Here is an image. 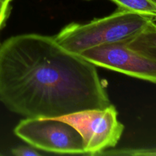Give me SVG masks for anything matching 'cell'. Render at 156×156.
Returning <instances> with one entry per match:
<instances>
[{
	"mask_svg": "<svg viewBox=\"0 0 156 156\" xmlns=\"http://www.w3.org/2000/svg\"><path fill=\"white\" fill-rule=\"evenodd\" d=\"M111 155H145L156 156V148L152 149H117V150H105L99 154Z\"/></svg>",
	"mask_w": 156,
	"mask_h": 156,
	"instance_id": "obj_8",
	"label": "cell"
},
{
	"mask_svg": "<svg viewBox=\"0 0 156 156\" xmlns=\"http://www.w3.org/2000/svg\"><path fill=\"white\" fill-rule=\"evenodd\" d=\"M152 21L154 20L119 8L108 16L86 24L71 23L53 38L64 49L80 55L93 47L129 42Z\"/></svg>",
	"mask_w": 156,
	"mask_h": 156,
	"instance_id": "obj_2",
	"label": "cell"
},
{
	"mask_svg": "<svg viewBox=\"0 0 156 156\" xmlns=\"http://www.w3.org/2000/svg\"><path fill=\"white\" fill-rule=\"evenodd\" d=\"M0 155H1V153H0Z\"/></svg>",
	"mask_w": 156,
	"mask_h": 156,
	"instance_id": "obj_13",
	"label": "cell"
},
{
	"mask_svg": "<svg viewBox=\"0 0 156 156\" xmlns=\"http://www.w3.org/2000/svg\"><path fill=\"white\" fill-rule=\"evenodd\" d=\"M80 56L95 66L156 84V59L130 48L126 42L93 47Z\"/></svg>",
	"mask_w": 156,
	"mask_h": 156,
	"instance_id": "obj_5",
	"label": "cell"
},
{
	"mask_svg": "<svg viewBox=\"0 0 156 156\" xmlns=\"http://www.w3.org/2000/svg\"><path fill=\"white\" fill-rule=\"evenodd\" d=\"M11 8L8 3L0 2V30L4 26L9 14H10Z\"/></svg>",
	"mask_w": 156,
	"mask_h": 156,
	"instance_id": "obj_10",
	"label": "cell"
},
{
	"mask_svg": "<svg viewBox=\"0 0 156 156\" xmlns=\"http://www.w3.org/2000/svg\"><path fill=\"white\" fill-rule=\"evenodd\" d=\"M120 9L152 18L156 21V4L152 0H111Z\"/></svg>",
	"mask_w": 156,
	"mask_h": 156,
	"instance_id": "obj_7",
	"label": "cell"
},
{
	"mask_svg": "<svg viewBox=\"0 0 156 156\" xmlns=\"http://www.w3.org/2000/svg\"><path fill=\"white\" fill-rule=\"evenodd\" d=\"M152 1H153V2H155V4H156V0H152Z\"/></svg>",
	"mask_w": 156,
	"mask_h": 156,
	"instance_id": "obj_12",
	"label": "cell"
},
{
	"mask_svg": "<svg viewBox=\"0 0 156 156\" xmlns=\"http://www.w3.org/2000/svg\"><path fill=\"white\" fill-rule=\"evenodd\" d=\"M12 153L17 156H39L41 152L33 146H18L12 149Z\"/></svg>",
	"mask_w": 156,
	"mask_h": 156,
	"instance_id": "obj_9",
	"label": "cell"
},
{
	"mask_svg": "<svg viewBox=\"0 0 156 156\" xmlns=\"http://www.w3.org/2000/svg\"><path fill=\"white\" fill-rule=\"evenodd\" d=\"M115 107L90 109L58 117L74 126L82 136L84 152L99 155L104 151L115 147L123 134L124 126L117 119Z\"/></svg>",
	"mask_w": 156,
	"mask_h": 156,
	"instance_id": "obj_4",
	"label": "cell"
},
{
	"mask_svg": "<svg viewBox=\"0 0 156 156\" xmlns=\"http://www.w3.org/2000/svg\"><path fill=\"white\" fill-rule=\"evenodd\" d=\"M11 1H12V0H0V2L1 3H8V4H9Z\"/></svg>",
	"mask_w": 156,
	"mask_h": 156,
	"instance_id": "obj_11",
	"label": "cell"
},
{
	"mask_svg": "<svg viewBox=\"0 0 156 156\" xmlns=\"http://www.w3.org/2000/svg\"><path fill=\"white\" fill-rule=\"evenodd\" d=\"M15 134L36 149L54 153L83 154L84 144L77 129L59 118H26Z\"/></svg>",
	"mask_w": 156,
	"mask_h": 156,
	"instance_id": "obj_3",
	"label": "cell"
},
{
	"mask_svg": "<svg viewBox=\"0 0 156 156\" xmlns=\"http://www.w3.org/2000/svg\"><path fill=\"white\" fill-rule=\"evenodd\" d=\"M0 102L26 118H56L111 105L94 64L53 37L37 34L0 45Z\"/></svg>",
	"mask_w": 156,
	"mask_h": 156,
	"instance_id": "obj_1",
	"label": "cell"
},
{
	"mask_svg": "<svg viewBox=\"0 0 156 156\" xmlns=\"http://www.w3.org/2000/svg\"><path fill=\"white\" fill-rule=\"evenodd\" d=\"M126 44L130 48L156 59L155 21H150L140 34L132 38Z\"/></svg>",
	"mask_w": 156,
	"mask_h": 156,
	"instance_id": "obj_6",
	"label": "cell"
}]
</instances>
